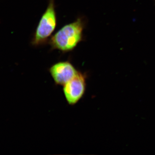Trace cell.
<instances>
[{
    "label": "cell",
    "instance_id": "obj_3",
    "mask_svg": "<svg viewBox=\"0 0 155 155\" xmlns=\"http://www.w3.org/2000/svg\"><path fill=\"white\" fill-rule=\"evenodd\" d=\"M86 87V73L79 71L63 86V93L67 103L71 106L76 104L85 94Z\"/></svg>",
    "mask_w": 155,
    "mask_h": 155
},
{
    "label": "cell",
    "instance_id": "obj_2",
    "mask_svg": "<svg viewBox=\"0 0 155 155\" xmlns=\"http://www.w3.org/2000/svg\"><path fill=\"white\" fill-rule=\"evenodd\" d=\"M57 14L54 0H49L47 8L42 15L35 29L31 44L35 47L45 44L55 29Z\"/></svg>",
    "mask_w": 155,
    "mask_h": 155
},
{
    "label": "cell",
    "instance_id": "obj_1",
    "mask_svg": "<svg viewBox=\"0 0 155 155\" xmlns=\"http://www.w3.org/2000/svg\"><path fill=\"white\" fill-rule=\"evenodd\" d=\"M85 24V19L80 17L74 22L64 25L51 37L49 43L52 49L64 53L73 51L83 40Z\"/></svg>",
    "mask_w": 155,
    "mask_h": 155
},
{
    "label": "cell",
    "instance_id": "obj_4",
    "mask_svg": "<svg viewBox=\"0 0 155 155\" xmlns=\"http://www.w3.org/2000/svg\"><path fill=\"white\" fill-rule=\"evenodd\" d=\"M69 61H60L52 65L49 72L55 84L64 86L78 72Z\"/></svg>",
    "mask_w": 155,
    "mask_h": 155
}]
</instances>
